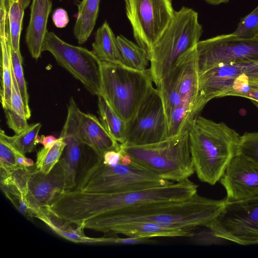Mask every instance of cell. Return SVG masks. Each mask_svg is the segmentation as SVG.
Listing matches in <instances>:
<instances>
[{
  "label": "cell",
  "instance_id": "obj_44",
  "mask_svg": "<svg viewBox=\"0 0 258 258\" xmlns=\"http://www.w3.org/2000/svg\"><path fill=\"white\" fill-rule=\"evenodd\" d=\"M256 36H258V31H257V33H256Z\"/></svg>",
  "mask_w": 258,
  "mask_h": 258
},
{
  "label": "cell",
  "instance_id": "obj_5",
  "mask_svg": "<svg viewBox=\"0 0 258 258\" xmlns=\"http://www.w3.org/2000/svg\"><path fill=\"white\" fill-rule=\"evenodd\" d=\"M153 82L149 69L141 71L119 63L101 61L99 95L127 124L154 88Z\"/></svg>",
  "mask_w": 258,
  "mask_h": 258
},
{
  "label": "cell",
  "instance_id": "obj_8",
  "mask_svg": "<svg viewBox=\"0 0 258 258\" xmlns=\"http://www.w3.org/2000/svg\"><path fill=\"white\" fill-rule=\"evenodd\" d=\"M220 238L243 245L258 243V197L227 202L207 226Z\"/></svg>",
  "mask_w": 258,
  "mask_h": 258
},
{
  "label": "cell",
  "instance_id": "obj_16",
  "mask_svg": "<svg viewBox=\"0 0 258 258\" xmlns=\"http://www.w3.org/2000/svg\"><path fill=\"white\" fill-rule=\"evenodd\" d=\"M169 73L171 74L176 79L182 100L190 102L193 105L194 111L199 93L197 46L182 55Z\"/></svg>",
  "mask_w": 258,
  "mask_h": 258
},
{
  "label": "cell",
  "instance_id": "obj_4",
  "mask_svg": "<svg viewBox=\"0 0 258 258\" xmlns=\"http://www.w3.org/2000/svg\"><path fill=\"white\" fill-rule=\"evenodd\" d=\"M133 161V160H132ZM174 182L163 179L133 161L110 166L87 146L86 154L74 189L97 193H119L165 186Z\"/></svg>",
  "mask_w": 258,
  "mask_h": 258
},
{
  "label": "cell",
  "instance_id": "obj_43",
  "mask_svg": "<svg viewBox=\"0 0 258 258\" xmlns=\"http://www.w3.org/2000/svg\"><path fill=\"white\" fill-rule=\"evenodd\" d=\"M253 102L258 108V102Z\"/></svg>",
  "mask_w": 258,
  "mask_h": 258
},
{
  "label": "cell",
  "instance_id": "obj_6",
  "mask_svg": "<svg viewBox=\"0 0 258 258\" xmlns=\"http://www.w3.org/2000/svg\"><path fill=\"white\" fill-rule=\"evenodd\" d=\"M190 126L175 136L155 143L121 144L120 150L128 155L134 162L161 178L181 181L195 172L189 145Z\"/></svg>",
  "mask_w": 258,
  "mask_h": 258
},
{
  "label": "cell",
  "instance_id": "obj_28",
  "mask_svg": "<svg viewBox=\"0 0 258 258\" xmlns=\"http://www.w3.org/2000/svg\"><path fill=\"white\" fill-rule=\"evenodd\" d=\"M195 118L192 104L188 101L182 100L173 109L166 119L168 138L181 133L190 125Z\"/></svg>",
  "mask_w": 258,
  "mask_h": 258
},
{
  "label": "cell",
  "instance_id": "obj_1",
  "mask_svg": "<svg viewBox=\"0 0 258 258\" xmlns=\"http://www.w3.org/2000/svg\"><path fill=\"white\" fill-rule=\"evenodd\" d=\"M198 187L188 178L165 186L119 193L69 190L48 208L66 220L80 225L88 219L117 209L146 203L184 201L197 192Z\"/></svg>",
  "mask_w": 258,
  "mask_h": 258
},
{
  "label": "cell",
  "instance_id": "obj_35",
  "mask_svg": "<svg viewBox=\"0 0 258 258\" xmlns=\"http://www.w3.org/2000/svg\"><path fill=\"white\" fill-rule=\"evenodd\" d=\"M1 189L17 209L26 217H32L25 196L17 187L11 185H1Z\"/></svg>",
  "mask_w": 258,
  "mask_h": 258
},
{
  "label": "cell",
  "instance_id": "obj_33",
  "mask_svg": "<svg viewBox=\"0 0 258 258\" xmlns=\"http://www.w3.org/2000/svg\"><path fill=\"white\" fill-rule=\"evenodd\" d=\"M18 166L16 150L6 140L0 132V167L6 170H12Z\"/></svg>",
  "mask_w": 258,
  "mask_h": 258
},
{
  "label": "cell",
  "instance_id": "obj_14",
  "mask_svg": "<svg viewBox=\"0 0 258 258\" xmlns=\"http://www.w3.org/2000/svg\"><path fill=\"white\" fill-rule=\"evenodd\" d=\"M219 181L226 191L227 202L258 197V164L238 153Z\"/></svg>",
  "mask_w": 258,
  "mask_h": 258
},
{
  "label": "cell",
  "instance_id": "obj_22",
  "mask_svg": "<svg viewBox=\"0 0 258 258\" xmlns=\"http://www.w3.org/2000/svg\"><path fill=\"white\" fill-rule=\"evenodd\" d=\"M92 46V51L101 61L125 65L118 47L116 37L106 21L97 29Z\"/></svg>",
  "mask_w": 258,
  "mask_h": 258
},
{
  "label": "cell",
  "instance_id": "obj_25",
  "mask_svg": "<svg viewBox=\"0 0 258 258\" xmlns=\"http://www.w3.org/2000/svg\"><path fill=\"white\" fill-rule=\"evenodd\" d=\"M11 71V109H5L4 111L9 127L12 129L15 134H19L25 130L29 125L27 121L24 103L14 74L12 63Z\"/></svg>",
  "mask_w": 258,
  "mask_h": 258
},
{
  "label": "cell",
  "instance_id": "obj_30",
  "mask_svg": "<svg viewBox=\"0 0 258 258\" xmlns=\"http://www.w3.org/2000/svg\"><path fill=\"white\" fill-rule=\"evenodd\" d=\"M66 146L64 140L59 136L51 148H42L37 153L36 168L45 174H48L60 160Z\"/></svg>",
  "mask_w": 258,
  "mask_h": 258
},
{
  "label": "cell",
  "instance_id": "obj_27",
  "mask_svg": "<svg viewBox=\"0 0 258 258\" xmlns=\"http://www.w3.org/2000/svg\"><path fill=\"white\" fill-rule=\"evenodd\" d=\"M116 40L125 66L141 71L148 69L150 60L145 50L121 35Z\"/></svg>",
  "mask_w": 258,
  "mask_h": 258
},
{
  "label": "cell",
  "instance_id": "obj_13",
  "mask_svg": "<svg viewBox=\"0 0 258 258\" xmlns=\"http://www.w3.org/2000/svg\"><path fill=\"white\" fill-rule=\"evenodd\" d=\"M79 110L73 97H71L67 116L60 135L66 143L60 158L64 170L66 190L75 188L87 151V146L79 134Z\"/></svg>",
  "mask_w": 258,
  "mask_h": 258
},
{
  "label": "cell",
  "instance_id": "obj_2",
  "mask_svg": "<svg viewBox=\"0 0 258 258\" xmlns=\"http://www.w3.org/2000/svg\"><path fill=\"white\" fill-rule=\"evenodd\" d=\"M226 198L216 200L197 194L187 200L170 202L146 203L113 210L87 220L84 229L105 233L120 224L148 221L167 227L195 229L212 222L226 202Z\"/></svg>",
  "mask_w": 258,
  "mask_h": 258
},
{
  "label": "cell",
  "instance_id": "obj_31",
  "mask_svg": "<svg viewBox=\"0 0 258 258\" xmlns=\"http://www.w3.org/2000/svg\"><path fill=\"white\" fill-rule=\"evenodd\" d=\"M11 58L14 74L22 97L26 117L28 120L31 116V110L29 105V95L22 68L23 57L20 50L15 51L11 47Z\"/></svg>",
  "mask_w": 258,
  "mask_h": 258
},
{
  "label": "cell",
  "instance_id": "obj_21",
  "mask_svg": "<svg viewBox=\"0 0 258 258\" xmlns=\"http://www.w3.org/2000/svg\"><path fill=\"white\" fill-rule=\"evenodd\" d=\"M0 37L1 47V101L4 109H11L12 71L11 44L6 27L7 11L3 10L0 14Z\"/></svg>",
  "mask_w": 258,
  "mask_h": 258
},
{
  "label": "cell",
  "instance_id": "obj_36",
  "mask_svg": "<svg viewBox=\"0 0 258 258\" xmlns=\"http://www.w3.org/2000/svg\"><path fill=\"white\" fill-rule=\"evenodd\" d=\"M238 97L246 98L252 102H258V75L249 78Z\"/></svg>",
  "mask_w": 258,
  "mask_h": 258
},
{
  "label": "cell",
  "instance_id": "obj_23",
  "mask_svg": "<svg viewBox=\"0 0 258 258\" xmlns=\"http://www.w3.org/2000/svg\"><path fill=\"white\" fill-rule=\"evenodd\" d=\"M100 0H82L78 6L74 34L79 44L90 36L97 19Z\"/></svg>",
  "mask_w": 258,
  "mask_h": 258
},
{
  "label": "cell",
  "instance_id": "obj_32",
  "mask_svg": "<svg viewBox=\"0 0 258 258\" xmlns=\"http://www.w3.org/2000/svg\"><path fill=\"white\" fill-rule=\"evenodd\" d=\"M257 31L258 6L241 19L237 28L232 33L239 38H251L256 36Z\"/></svg>",
  "mask_w": 258,
  "mask_h": 258
},
{
  "label": "cell",
  "instance_id": "obj_12",
  "mask_svg": "<svg viewBox=\"0 0 258 258\" xmlns=\"http://www.w3.org/2000/svg\"><path fill=\"white\" fill-rule=\"evenodd\" d=\"M168 138L167 124L160 91L154 88L127 123L124 144L144 145Z\"/></svg>",
  "mask_w": 258,
  "mask_h": 258
},
{
  "label": "cell",
  "instance_id": "obj_38",
  "mask_svg": "<svg viewBox=\"0 0 258 258\" xmlns=\"http://www.w3.org/2000/svg\"><path fill=\"white\" fill-rule=\"evenodd\" d=\"M121 155L120 149L119 151H107L103 155V162L106 165L114 166L120 163Z\"/></svg>",
  "mask_w": 258,
  "mask_h": 258
},
{
  "label": "cell",
  "instance_id": "obj_41",
  "mask_svg": "<svg viewBox=\"0 0 258 258\" xmlns=\"http://www.w3.org/2000/svg\"><path fill=\"white\" fill-rule=\"evenodd\" d=\"M121 151V150H120ZM121 152L120 163L124 165H129L132 163V160L131 157L123 152Z\"/></svg>",
  "mask_w": 258,
  "mask_h": 258
},
{
  "label": "cell",
  "instance_id": "obj_40",
  "mask_svg": "<svg viewBox=\"0 0 258 258\" xmlns=\"http://www.w3.org/2000/svg\"><path fill=\"white\" fill-rule=\"evenodd\" d=\"M58 138H56L52 135L47 136H42L40 138V143L45 148H50L58 141Z\"/></svg>",
  "mask_w": 258,
  "mask_h": 258
},
{
  "label": "cell",
  "instance_id": "obj_9",
  "mask_svg": "<svg viewBox=\"0 0 258 258\" xmlns=\"http://www.w3.org/2000/svg\"><path fill=\"white\" fill-rule=\"evenodd\" d=\"M125 13L137 43L149 58L153 46L172 19L171 0H124Z\"/></svg>",
  "mask_w": 258,
  "mask_h": 258
},
{
  "label": "cell",
  "instance_id": "obj_20",
  "mask_svg": "<svg viewBox=\"0 0 258 258\" xmlns=\"http://www.w3.org/2000/svg\"><path fill=\"white\" fill-rule=\"evenodd\" d=\"M44 223L56 234L75 243L102 244L103 238L87 236L84 228L80 225L71 223L57 216L46 207H40L33 215Z\"/></svg>",
  "mask_w": 258,
  "mask_h": 258
},
{
  "label": "cell",
  "instance_id": "obj_19",
  "mask_svg": "<svg viewBox=\"0 0 258 258\" xmlns=\"http://www.w3.org/2000/svg\"><path fill=\"white\" fill-rule=\"evenodd\" d=\"M194 230L169 227L148 221H135L113 226L109 228L105 233L115 232L135 238L191 237L195 234Z\"/></svg>",
  "mask_w": 258,
  "mask_h": 258
},
{
  "label": "cell",
  "instance_id": "obj_37",
  "mask_svg": "<svg viewBox=\"0 0 258 258\" xmlns=\"http://www.w3.org/2000/svg\"><path fill=\"white\" fill-rule=\"evenodd\" d=\"M52 18L54 24L58 28L65 27L69 22L67 11L62 8L55 10L52 14Z\"/></svg>",
  "mask_w": 258,
  "mask_h": 258
},
{
  "label": "cell",
  "instance_id": "obj_39",
  "mask_svg": "<svg viewBox=\"0 0 258 258\" xmlns=\"http://www.w3.org/2000/svg\"><path fill=\"white\" fill-rule=\"evenodd\" d=\"M16 160L18 166H19L31 167L35 165L34 162L32 159L26 157L25 154H22L17 150Z\"/></svg>",
  "mask_w": 258,
  "mask_h": 258
},
{
  "label": "cell",
  "instance_id": "obj_17",
  "mask_svg": "<svg viewBox=\"0 0 258 258\" xmlns=\"http://www.w3.org/2000/svg\"><path fill=\"white\" fill-rule=\"evenodd\" d=\"M79 134L82 142L98 155L103 157L108 151H119L120 144L107 132L101 122L93 114L79 110Z\"/></svg>",
  "mask_w": 258,
  "mask_h": 258
},
{
  "label": "cell",
  "instance_id": "obj_10",
  "mask_svg": "<svg viewBox=\"0 0 258 258\" xmlns=\"http://www.w3.org/2000/svg\"><path fill=\"white\" fill-rule=\"evenodd\" d=\"M44 51L50 52L57 63L80 81L92 95L100 94L101 61L92 51L69 44L49 31L45 38Z\"/></svg>",
  "mask_w": 258,
  "mask_h": 258
},
{
  "label": "cell",
  "instance_id": "obj_11",
  "mask_svg": "<svg viewBox=\"0 0 258 258\" xmlns=\"http://www.w3.org/2000/svg\"><path fill=\"white\" fill-rule=\"evenodd\" d=\"M199 74L229 64L258 61V36L241 38L232 33L200 41L197 45Z\"/></svg>",
  "mask_w": 258,
  "mask_h": 258
},
{
  "label": "cell",
  "instance_id": "obj_29",
  "mask_svg": "<svg viewBox=\"0 0 258 258\" xmlns=\"http://www.w3.org/2000/svg\"><path fill=\"white\" fill-rule=\"evenodd\" d=\"M41 127L39 122L31 124L24 131L14 136H7L3 130L1 131L6 140L17 151L25 154L32 152L36 145L40 143L38 134Z\"/></svg>",
  "mask_w": 258,
  "mask_h": 258
},
{
  "label": "cell",
  "instance_id": "obj_7",
  "mask_svg": "<svg viewBox=\"0 0 258 258\" xmlns=\"http://www.w3.org/2000/svg\"><path fill=\"white\" fill-rule=\"evenodd\" d=\"M203 32L197 12L185 7L175 12L170 23L153 46L149 56V69L156 87L177 60L197 46Z\"/></svg>",
  "mask_w": 258,
  "mask_h": 258
},
{
  "label": "cell",
  "instance_id": "obj_42",
  "mask_svg": "<svg viewBox=\"0 0 258 258\" xmlns=\"http://www.w3.org/2000/svg\"><path fill=\"white\" fill-rule=\"evenodd\" d=\"M206 3L212 5H218L222 3H227L229 0H204Z\"/></svg>",
  "mask_w": 258,
  "mask_h": 258
},
{
  "label": "cell",
  "instance_id": "obj_24",
  "mask_svg": "<svg viewBox=\"0 0 258 258\" xmlns=\"http://www.w3.org/2000/svg\"><path fill=\"white\" fill-rule=\"evenodd\" d=\"M30 0H6V27L8 31L12 48L20 51V41L25 9Z\"/></svg>",
  "mask_w": 258,
  "mask_h": 258
},
{
  "label": "cell",
  "instance_id": "obj_34",
  "mask_svg": "<svg viewBox=\"0 0 258 258\" xmlns=\"http://www.w3.org/2000/svg\"><path fill=\"white\" fill-rule=\"evenodd\" d=\"M238 153L258 164V132H246L241 136Z\"/></svg>",
  "mask_w": 258,
  "mask_h": 258
},
{
  "label": "cell",
  "instance_id": "obj_26",
  "mask_svg": "<svg viewBox=\"0 0 258 258\" xmlns=\"http://www.w3.org/2000/svg\"><path fill=\"white\" fill-rule=\"evenodd\" d=\"M97 97L100 121L115 141L123 144L126 140L127 124L115 113L102 96Z\"/></svg>",
  "mask_w": 258,
  "mask_h": 258
},
{
  "label": "cell",
  "instance_id": "obj_15",
  "mask_svg": "<svg viewBox=\"0 0 258 258\" xmlns=\"http://www.w3.org/2000/svg\"><path fill=\"white\" fill-rule=\"evenodd\" d=\"M65 190V173L61 159L47 174L35 166L29 178L26 195L32 217L40 207L49 206Z\"/></svg>",
  "mask_w": 258,
  "mask_h": 258
},
{
  "label": "cell",
  "instance_id": "obj_3",
  "mask_svg": "<svg viewBox=\"0 0 258 258\" xmlns=\"http://www.w3.org/2000/svg\"><path fill=\"white\" fill-rule=\"evenodd\" d=\"M240 141L239 134L225 123L197 116L189 130V145L198 178L211 185L219 181L238 154Z\"/></svg>",
  "mask_w": 258,
  "mask_h": 258
},
{
  "label": "cell",
  "instance_id": "obj_18",
  "mask_svg": "<svg viewBox=\"0 0 258 258\" xmlns=\"http://www.w3.org/2000/svg\"><path fill=\"white\" fill-rule=\"evenodd\" d=\"M52 6V0H32L31 4L25 40L31 56L35 59H38L43 51L44 40L48 32L47 24Z\"/></svg>",
  "mask_w": 258,
  "mask_h": 258
}]
</instances>
